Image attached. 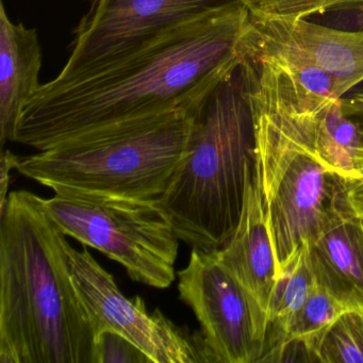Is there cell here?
<instances>
[{"instance_id":"cell-3","label":"cell","mask_w":363,"mask_h":363,"mask_svg":"<svg viewBox=\"0 0 363 363\" xmlns=\"http://www.w3.org/2000/svg\"><path fill=\"white\" fill-rule=\"evenodd\" d=\"M243 61L189 108L184 158L157 201L179 240L192 248L220 250L230 239L241 218L248 173L256 167Z\"/></svg>"},{"instance_id":"cell-6","label":"cell","mask_w":363,"mask_h":363,"mask_svg":"<svg viewBox=\"0 0 363 363\" xmlns=\"http://www.w3.org/2000/svg\"><path fill=\"white\" fill-rule=\"evenodd\" d=\"M67 267L78 296L96 335L101 331L120 333L133 342L152 363H212L201 331L177 326L158 309L150 312L139 296L128 298L89 252L76 250L63 239Z\"/></svg>"},{"instance_id":"cell-10","label":"cell","mask_w":363,"mask_h":363,"mask_svg":"<svg viewBox=\"0 0 363 363\" xmlns=\"http://www.w3.org/2000/svg\"><path fill=\"white\" fill-rule=\"evenodd\" d=\"M308 244L316 284L346 309H363V214L350 205L340 179Z\"/></svg>"},{"instance_id":"cell-8","label":"cell","mask_w":363,"mask_h":363,"mask_svg":"<svg viewBox=\"0 0 363 363\" xmlns=\"http://www.w3.org/2000/svg\"><path fill=\"white\" fill-rule=\"evenodd\" d=\"M230 3L237 1L91 0L74 31L71 56L56 79H69L108 65L164 31Z\"/></svg>"},{"instance_id":"cell-11","label":"cell","mask_w":363,"mask_h":363,"mask_svg":"<svg viewBox=\"0 0 363 363\" xmlns=\"http://www.w3.org/2000/svg\"><path fill=\"white\" fill-rule=\"evenodd\" d=\"M216 252L220 262L267 316L277 280V263L255 169L248 173L246 180L243 208L237 229Z\"/></svg>"},{"instance_id":"cell-15","label":"cell","mask_w":363,"mask_h":363,"mask_svg":"<svg viewBox=\"0 0 363 363\" xmlns=\"http://www.w3.org/2000/svg\"><path fill=\"white\" fill-rule=\"evenodd\" d=\"M346 310L335 297L316 284L303 307L286 327L277 347L264 361H277L278 357L282 356L286 347L292 343L301 345L306 354L312 357L323 335Z\"/></svg>"},{"instance_id":"cell-19","label":"cell","mask_w":363,"mask_h":363,"mask_svg":"<svg viewBox=\"0 0 363 363\" xmlns=\"http://www.w3.org/2000/svg\"><path fill=\"white\" fill-rule=\"evenodd\" d=\"M95 363H152L139 347L116 331L96 335Z\"/></svg>"},{"instance_id":"cell-18","label":"cell","mask_w":363,"mask_h":363,"mask_svg":"<svg viewBox=\"0 0 363 363\" xmlns=\"http://www.w3.org/2000/svg\"><path fill=\"white\" fill-rule=\"evenodd\" d=\"M273 59L280 63L291 79L308 94L333 99H342L344 95L339 82L320 67L311 63Z\"/></svg>"},{"instance_id":"cell-14","label":"cell","mask_w":363,"mask_h":363,"mask_svg":"<svg viewBox=\"0 0 363 363\" xmlns=\"http://www.w3.org/2000/svg\"><path fill=\"white\" fill-rule=\"evenodd\" d=\"M316 284L310 260L309 244L306 242L289 260L276 280L267 314L269 326L267 343L261 361L277 347L286 327L303 307Z\"/></svg>"},{"instance_id":"cell-5","label":"cell","mask_w":363,"mask_h":363,"mask_svg":"<svg viewBox=\"0 0 363 363\" xmlns=\"http://www.w3.org/2000/svg\"><path fill=\"white\" fill-rule=\"evenodd\" d=\"M43 199L61 233L120 263L133 281L167 289L175 280L179 238L157 201L57 186Z\"/></svg>"},{"instance_id":"cell-7","label":"cell","mask_w":363,"mask_h":363,"mask_svg":"<svg viewBox=\"0 0 363 363\" xmlns=\"http://www.w3.org/2000/svg\"><path fill=\"white\" fill-rule=\"evenodd\" d=\"M178 292L192 309L213 362H259L269 320L252 295L218 258L216 250L192 248L178 273Z\"/></svg>"},{"instance_id":"cell-12","label":"cell","mask_w":363,"mask_h":363,"mask_svg":"<svg viewBox=\"0 0 363 363\" xmlns=\"http://www.w3.org/2000/svg\"><path fill=\"white\" fill-rule=\"evenodd\" d=\"M42 50L35 29L14 24L0 6V144L14 142L23 110L39 90Z\"/></svg>"},{"instance_id":"cell-17","label":"cell","mask_w":363,"mask_h":363,"mask_svg":"<svg viewBox=\"0 0 363 363\" xmlns=\"http://www.w3.org/2000/svg\"><path fill=\"white\" fill-rule=\"evenodd\" d=\"M312 358L324 363H363V309L344 311L323 335Z\"/></svg>"},{"instance_id":"cell-9","label":"cell","mask_w":363,"mask_h":363,"mask_svg":"<svg viewBox=\"0 0 363 363\" xmlns=\"http://www.w3.org/2000/svg\"><path fill=\"white\" fill-rule=\"evenodd\" d=\"M252 25L255 54L316 65L339 82L344 94L363 82V30H337L307 20Z\"/></svg>"},{"instance_id":"cell-13","label":"cell","mask_w":363,"mask_h":363,"mask_svg":"<svg viewBox=\"0 0 363 363\" xmlns=\"http://www.w3.org/2000/svg\"><path fill=\"white\" fill-rule=\"evenodd\" d=\"M343 99L308 96L310 133L316 152L341 182L354 177L362 133L347 118Z\"/></svg>"},{"instance_id":"cell-22","label":"cell","mask_w":363,"mask_h":363,"mask_svg":"<svg viewBox=\"0 0 363 363\" xmlns=\"http://www.w3.org/2000/svg\"><path fill=\"white\" fill-rule=\"evenodd\" d=\"M343 104L348 114L354 113V112L363 114V93L348 99H343Z\"/></svg>"},{"instance_id":"cell-20","label":"cell","mask_w":363,"mask_h":363,"mask_svg":"<svg viewBox=\"0 0 363 363\" xmlns=\"http://www.w3.org/2000/svg\"><path fill=\"white\" fill-rule=\"evenodd\" d=\"M341 184L350 205L357 212L363 214V147L357 156L354 177Z\"/></svg>"},{"instance_id":"cell-2","label":"cell","mask_w":363,"mask_h":363,"mask_svg":"<svg viewBox=\"0 0 363 363\" xmlns=\"http://www.w3.org/2000/svg\"><path fill=\"white\" fill-rule=\"evenodd\" d=\"M42 197L0 209V363H95V333Z\"/></svg>"},{"instance_id":"cell-21","label":"cell","mask_w":363,"mask_h":363,"mask_svg":"<svg viewBox=\"0 0 363 363\" xmlns=\"http://www.w3.org/2000/svg\"><path fill=\"white\" fill-rule=\"evenodd\" d=\"M18 156L11 150H3L0 157V209L5 207L8 199V190L10 186V172L16 169Z\"/></svg>"},{"instance_id":"cell-16","label":"cell","mask_w":363,"mask_h":363,"mask_svg":"<svg viewBox=\"0 0 363 363\" xmlns=\"http://www.w3.org/2000/svg\"><path fill=\"white\" fill-rule=\"evenodd\" d=\"M254 24L306 20L329 12H363V0H235Z\"/></svg>"},{"instance_id":"cell-1","label":"cell","mask_w":363,"mask_h":363,"mask_svg":"<svg viewBox=\"0 0 363 363\" xmlns=\"http://www.w3.org/2000/svg\"><path fill=\"white\" fill-rule=\"evenodd\" d=\"M247 10L230 3L173 27L116 60L41 84L14 142L42 152L122 123L188 110L250 54Z\"/></svg>"},{"instance_id":"cell-4","label":"cell","mask_w":363,"mask_h":363,"mask_svg":"<svg viewBox=\"0 0 363 363\" xmlns=\"http://www.w3.org/2000/svg\"><path fill=\"white\" fill-rule=\"evenodd\" d=\"M188 110L122 123L16 159V169L50 189L158 201L184 158Z\"/></svg>"}]
</instances>
